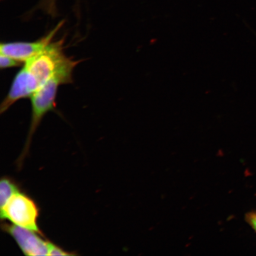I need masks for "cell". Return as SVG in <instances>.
Listing matches in <instances>:
<instances>
[{"instance_id": "obj_3", "label": "cell", "mask_w": 256, "mask_h": 256, "mask_svg": "<svg viewBox=\"0 0 256 256\" xmlns=\"http://www.w3.org/2000/svg\"><path fill=\"white\" fill-rule=\"evenodd\" d=\"M39 209L34 202L20 192L16 194L1 210V218L14 225L42 233L38 226Z\"/></svg>"}, {"instance_id": "obj_5", "label": "cell", "mask_w": 256, "mask_h": 256, "mask_svg": "<svg viewBox=\"0 0 256 256\" xmlns=\"http://www.w3.org/2000/svg\"><path fill=\"white\" fill-rule=\"evenodd\" d=\"M2 228L14 239L26 256L48 255L49 242L44 241L38 236L39 233L22 228L14 224L9 225L8 224H3Z\"/></svg>"}, {"instance_id": "obj_4", "label": "cell", "mask_w": 256, "mask_h": 256, "mask_svg": "<svg viewBox=\"0 0 256 256\" xmlns=\"http://www.w3.org/2000/svg\"><path fill=\"white\" fill-rule=\"evenodd\" d=\"M62 22L48 33L46 36L34 42H12L2 43L0 54L11 56L22 63L38 55L52 42L53 38L62 27Z\"/></svg>"}, {"instance_id": "obj_2", "label": "cell", "mask_w": 256, "mask_h": 256, "mask_svg": "<svg viewBox=\"0 0 256 256\" xmlns=\"http://www.w3.org/2000/svg\"><path fill=\"white\" fill-rule=\"evenodd\" d=\"M74 60L60 71L56 74L42 87L30 96L32 105V118L30 132H28L26 145L21 156L20 162L24 158L30 148L32 136L39 126L44 115L56 106L58 89L60 86L69 84L72 81V73L75 67L79 63Z\"/></svg>"}, {"instance_id": "obj_6", "label": "cell", "mask_w": 256, "mask_h": 256, "mask_svg": "<svg viewBox=\"0 0 256 256\" xmlns=\"http://www.w3.org/2000/svg\"><path fill=\"white\" fill-rule=\"evenodd\" d=\"M20 192L18 184L10 178L4 177L0 183V209L4 207L10 198Z\"/></svg>"}, {"instance_id": "obj_9", "label": "cell", "mask_w": 256, "mask_h": 256, "mask_svg": "<svg viewBox=\"0 0 256 256\" xmlns=\"http://www.w3.org/2000/svg\"><path fill=\"white\" fill-rule=\"evenodd\" d=\"M246 220L256 232V211H252L246 214Z\"/></svg>"}, {"instance_id": "obj_7", "label": "cell", "mask_w": 256, "mask_h": 256, "mask_svg": "<svg viewBox=\"0 0 256 256\" xmlns=\"http://www.w3.org/2000/svg\"><path fill=\"white\" fill-rule=\"evenodd\" d=\"M22 62L12 58V57L0 54V67L2 69L14 68L20 66Z\"/></svg>"}, {"instance_id": "obj_8", "label": "cell", "mask_w": 256, "mask_h": 256, "mask_svg": "<svg viewBox=\"0 0 256 256\" xmlns=\"http://www.w3.org/2000/svg\"><path fill=\"white\" fill-rule=\"evenodd\" d=\"M74 254L66 252L63 249L58 247L53 243L49 242L48 244V256H73Z\"/></svg>"}, {"instance_id": "obj_1", "label": "cell", "mask_w": 256, "mask_h": 256, "mask_svg": "<svg viewBox=\"0 0 256 256\" xmlns=\"http://www.w3.org/2000/svg\"><path fill=\"white\" fill-rule=\"evenodd\" d=\"M64 40L52 42L46 49L24 63L14 76L7 96L2 102V114L16 102L30 96L56 73L73 62L64 52Z\"/></svg>"}]
</instances>
